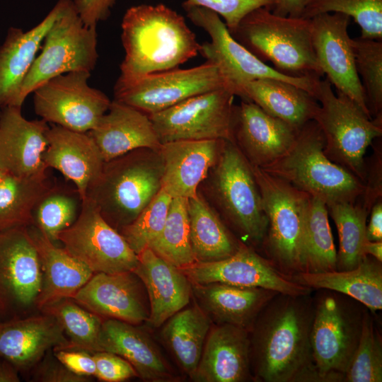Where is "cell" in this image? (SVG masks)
<instances>
[{
	"label": "cell",
	"mask_w": 382,
	"mask_h": 382,
	"mask_svg": "<svg viewBox=\"0 0 382 382\" xmlns=\"http://www.w3.org/2000/svg\"><path fill=\"white\" fill-rule=\"evenodd\" d=\"M311 294L278 293L259 313L250 330L255 381H320L311 344L314 313Z\"/></svg>",
	"instance_id": "obj_1"
},
{
	"label": "cell",
	"mask_w": 382,
	"mask_h": 382,
	"mask_svg": "<svg viewBox=\"0 0 382 382\" xmlns=\"http://www.w3.org/2000/svg\"><path fill=\"white\" fill-rule=\"evenodd\" d=\"M121 28L125 55L116 84L176 69L201 48L184 17L163 4L129 8Z\"/></svg>",
	"instance_id": "obj_2"
},
{
	"label": "cell",
	"mask_w": 382,
	"mask_h": 382,
	"mask_svg": "<svg viewBox=\"0 0 382 382\" xmlns=\"http://www.w3.org/2000/svg\"><path fill=\"white\" fill-rule=\"evenodd\" d=\"M158 150L138 149L105 161L86 195L118 231L130 224L162 187Z\"/></svg>",
	"instance_id": "obj_3"
},
{
	"label": "cell",
	"mask_w": 382,
	"mask_h": 382,
	"mask_svg": "<svg viewBox=\"0 0 382 382\" xmlns=\"http://www.w3.org/2000/svg\"><path fill=\"white\" fill-rule=\"evenodd\" d=\"M325 140L316 121L299 129L289 150L261 168L307 195L333 202H355L366 187L350 172L332 161L324 152Z\"/></svg>",
	"instance_id": "obj_4"
},
{
	"label": "cell",
	"mask_w": 382,
	"mask_h": 382,
	"mask_svg": "<svg viewBox=\"0 0 382 382\" xmlns=\"http://www.w3.org/2000/svg\"><path fill=\"white\" fill-rule=\"evenodd\" d=\"M277 71L294 77L324 76L312 42L310 19L282 16L266 7L245 16L231 34Z\"/></svg>",
	"instance_id": "obj_5"
},
{
	"label": "cell",
	"mask_w": 382,
	"mask_h": 382,
	"mask_svg": "<svg viewBox=\"0 0 382 382\" xmlns=\"http://www.w3.org/2000/svg\"><path fill=\"white\" fill-rule=\"evenodd\" d=\"M204 181L214 207L242 243L262 245L268 221L261 195L250 164L233 142L224 141Z\"/></svg>",
	"instance_id": "obj_6"
},
{
	"label": "cell",
	"mask_w": 382,
	"mask_h": 382,
	"mask_svg": "<svg viewBox=\"0 0 382 382\" xmlns=\"http://www.w3.org/2000/svg\"><path fill=\"white\" fill-rule=\"evenodd\" d=\"M311 332L313 359L320 381H343L363 325V304L341 293L318 289Z\"/></svg>",
	"instance_id": "obj_7"
},
{
	"label": "cell",
	"mask_w": 382,
	"mask_h": 382,
	"mask_svg": "<svg viewBox=\"0 0 382 382\" xmlns=\"http://www.w3.org/2000/svg\"><path fill=\"white\" fill-rule=\"evenodd\" d=\"M319 103L313 120L324 137V152L334 163L360 180L366 177L364 154L374 139L381 136V115L373 120L326 79H320L313 95Z\"/></svg>",
	"instance_id": "obj_8"
},
{
	"label": "cell",
	"mask_w": 382,
	"mask_h": 382,
	"mask_svg": "<svg viewBox=\"0 0 382 382\" xmlns=\"http://www.w3.org/2000/svg\"><path fill=\"white\" fill-rule=\"evenodd\" d=\"M250 166L268 221L262 244L268 260L291 276L303 272V231L309 195L260 167Z\"/></svg>",
	"instance_id": "obj_9"
},
{
	"label": "cell",
	"mask_w": 382,
	"mask_h": 382,
	"mask_svg": "<svg viewBox=\"0 0 382 382\" xmlns=\"http://www.w3.org/2000/svg\"><path fill=\"white\" fill-rule=\"evenodd\" d=\"M59 11L43 40L21 91L23 104L28 96L50 79L72 71L91 72L97 63L96 27L82 21L72 0H58Z\"/></svg>",
	"instance_id": "obj_10"
},
{
	"label": "cell",
	"mask_w": 382,
	"mask_h": 382,
	"mask_svg": "<svg viewBox=\"0 0 382 382\" xmlns=\"http://www.w3.org/2000/svg\"><path fill=\"white\" fill-rule=\"evenodd\" d=\"M183 7L187 18L210 37V42L201 45L199 54L206 61L217 66L228 88L235 96H238L242 86L250 81L272 79L297 86L313 96L317 83L321 78L294 77L277 71L236 41L216 13L185 3Z\"/></svg>",
	"instance_id": "obj_11"
},
{
	"label": "cell",
	"mask_w": 382,
	"mask_h": 382,
	"mask_svg": "<svg viewBox=\"0 0 382 382\" xmlns=\"http://www.w3.org/2000/svg\"><path fill=\"white\" fill-rule=\"evenodd\" d=\"M235 96L229 88H221L148 115L161 144L205 139L233 142Z\"/></svg>",
	"instance_id": "obj_12"
},
{
	"label": "cell",
	"mask_w": 382,
	"mask_h": 382,
	"mask_svg": "<svg viewBox=\"0 0 382 382\" xmlns=\"http://www.w3.org/2000/svg\"><path fill=\"white\" fill-rule=\"evenodd\" d=\"M57 241L93 273L131 272L138 264L137 255L87 196L81 200L76 219L58 234Z\"/></svg>",
	"instance_id": "obj_13"
},
{
	"label": "cell",
	"mask_w": 382,
	"mask_h": 382,
	"mask_svg": "<svg viewBox=\"0 0 382 382\" xmlns=\"http://www.w3.org/2000/svg\"><path fill=\"white\" fill-rule=\"evenodd\" d=\"M90 72L72 71L54 76L33 93L35 113L47 122L88 132L108 111L112 100L89 86Z\"/></svg>",
	"instance_id": "obj_14"
},
{
	"label": "cell",
	"mask_w": 382,
	"mask_h": 382,
	"mask_svg": "<svg viewBox=\"0 0 382 382\" xmlns=\"http://www.w3.org/2000/svg\"><path fill=\"white\" fill-rule=\"evenodd\" d=\"M221 88H228L223 75L216 65L206 61L192 68H176L150 74L128 83H115L114 100L150 115Z\"/></svg>",
	"instance_id": "obj_15"
},
{
	"label": "cell",
	"mask_w": 382,
	"mask_h": 382,
	"mask_svg": "<svg viewBox=\"0 0 382 382\" xmlns=\"http://www.w3.org/2000/svg\"><path fill=\"white\" fill-rule=\"evenodd\" d=\"M41 279L39 257L28 227L0 231V317L2 321L30 315L36 308Z\"/></svg>",
	"instance_id": "obj_16"
},
{
	"label": "cell",
	"mask_w": 382,
	"mask_h": 382,
	"mask_svg": "<svg viewBox=\"0 0 382 382\" xmlns=\"http://www.w3.org/2000/svg\"><path fill=\"white\" fill-rule=\"evenodd\" d=\"M178 268L195 284L222 283L261 287L292 296L312 292L311 289L294 281L292 276L280 271L270 260L244 243L233 255L225 259L195 262Z\"/></svg>",
	"instance_id": "obj_17"
},
{
	"label": "cell",
	"mask_w": 382,
	"mask_h": 382,
	"mask_svg": "<svg viewBox=\"0 0 382 382\" xmlns=\"http://www.w3.org/2000/svg\"><path fill=\"white\" fill-rule=\"evenodd\" d=\"M350 20L349 16L340 13L311 18L313 46L326 79L337 92L347 96L372 118L356 70L352 38L348 34Z\"/></svg>",
	"instance_id": "obj_18"
},
{
	"label": "cell",
	"mask_w": 382,
	"mask_h": 382,
	"mask_svg": "<svg viewBox=\"0 0 382 382\" xmlns=\"http://www.w3.org/2000/svg\"><path fill=\"white\" fill-rule=\"evenodd\" d=\"M73 299L104 319H116L138 325L149 318L146 289L133 271L94 273Z\"/></svg>",
	"instance_id": "obj_19"
},
{
	"label": "cell",
	"mask_w": 382,
	"mask_h": 382,
	"mask_svg": "<svg viewBox=\"0 0 382 382\" xmlns=\"http://www.w3.org/2000/svg\"><path fill=\"white\" fill-rule=\"evenodd\" d=\"M298 130L251 101L242 100L235 107L233 143L253 166L264 168L282 156Z\"/></svg>",
	"instance_id": "obj_20"
},
{
	"label": "cell",
	"mask_w": 382,
	"mask_h": 382,
	"mask_svg": "<svg viewBox=\"0 0 382 382\" xmlns=\"http://www.w3.org/2000/svg\"><path fill=\"white\" fill-rule=\"evenodd\" d=\"M41 313L0 322V358L19 372L30 371L49 351L69 346L57 319Z\"/></svg>",
	"instance_id": "obj_21"
},
{
	"label": "cell",
	"mask_w": 382,
	"mask_h": 382,
	"mask_svg": "<svg viewBox=\"0 0 382 382\" xmlns=\"http://www.w3.org/2000/svg\"><path fill=\"white\" fill-rule=\"evenodd\" d=\"M0 113V170L28 177L46 173L42 155L47 146V122L29 120L21 107L8 106Z\"/></svg>",
	"instance_id": "obj_22"
},
{
	"label": "cell",
	"mask_w": 382,
	"mask_h": 382,
	"mask_svg": "<svg viewBox=\"0 0 382 382\" xmlns=\"http://www.w3.org/2000/svg\"><path fill=\"white\" fill-rule=\"evenodd\" d=\"M191 379L197 382L255 381L251 370L250 331L228 324L211 327Z\"/></svg>",
	"instance_id": "obj_23"
},
{
	"label": "cell",
	"mask_w": 382,
	"mask_h": 382,
	"mask_svg": "<svg viewBox=\"0 0 382 382\" xmlns=\"http://www.w3.org/2000/svg\"><path fill=\"white\" fill-rule=\"evenodd\" d=\"M224 141L179 140L161 144L162 188L173 198L195 196L216 162Z\"/></svg>",
	"instance_id": "obj_24"
},
{
	"label": "cell",
	"mask_w": 382,
	"mask_h": 382,
	"mask_svg": "<svg viewBox=\"0 0 382 382\" xmlns=\"http://www.w3.org/2000/svg\"><path fill=\"white\" fill-rule=\"evenodd\" d=\"M47 146L42 155L45 166L59 171L73 182L81 200L100 175L105 161L88 132L54 125L47 133Z\"/></svg>",
	"instance_id": "obj_25"
},
{
	"label": "cell",
	"mask_w": 382,
	"mask_h": 382,
	"mask_svg": "<svg viewBox=\"0 0 382 382\" xmlns=\"http://www.w3.org/2000/svg\"><path fill=\"white\" fill-rule=\"evenodd\" d=\"M137 256L138 264L133 272L140 278L147 293L150 314L146 323L158 328L190 303L192 283L178 267L149 248Z\"/></svg>",
	"instance_id": "obj_26"
},
{
	"label": "cell",
	"mask_w": 382,
	"mask_h": 382,
	"mask_svg": "<svg viewBox=\"0 0 382 382\" xmlns=\"http://www.w3.org/2000/svg\"><path fill=\"white\" fill-rule=\"evenodd\" d=\"M88 133L105 162L138 149L158 150L161 145L149 116L116 100Z\"/></svg>",
	"instance_id": "obj_27"
},
{
	"label": "cell",
	"mask_w": 382,
	"mask_h": 382,
	"mask_svg": "<svg viewBox=\"0 0 382 382\" xmlns=\"http://www.w3.org/2000/svg\"><path fill=\"white\" fill-rule=\"evenodd\" d=\"M59 11L57 2L35 26L24 31L11 27L0 46V108L22 107L20 96L28 73L45 37Z\"/></svg>",
	"instance_id": "obj_28"
},
{
	"label": "cell",
	"mask_w": 382,
	"mask_h": 382,
	"mask_svg": "<svg viewBox=\"0 0 382 382\" xmlns=\"http://www.w3.org/2000/svg\"><path fill=\"white\" fill-rule=\"evenodd\" d=\"M100 352L125 359L144 381L175 380L167 361L150 335L137 326L116 319H104L98 338Z\"/></svg>",
	"instance_id": "obj_29"
},
{
	"label": "cell",
	"mask_w": 382,
	"mask_h": 382,
	"mask_svg": "<svg viewBox=\"0 0 382 382\" xmlns=\"http://www.w3.org/2000/svg\"><path fill=\"white\" fill-rule=\"evenodd\" d=\"M192 294L212 321L250 330L260 311L277 292L222 283L192 284Z\"/></svg>",
	"instance_id": "obj_30"
},
{
	"label": "cell",
	"mask_w": 382,
	"mask_h": 382,
	"mask_svg": "<svg viewBox=\"0 0 382 382\" xmlns=\"http://www.w3.org/2000/svg\"><path fill=\"white\" fill-rule=\"evenodd\" d=\"M28 228L38 254L42 273L36 308L40 310L63 299H73L93 272L63 248L57 247L35 226Z\"/></svg>",
	"instance_id": "obj_31"
},
{
	"label": "cell",
	"mask_w": 382,
	"mask_h": 382,
	"mask_svg": "<svg viewBox=\"0 0 382 382\" xmlns=\"http://www.w3.org/2000/svg\"><path fill=\"white\" fill-rule=\"evenodd\" d=\"M294 281L311 289H328L354 299L371 312L382 308V265L366 255L354 269L324 272H301Z\"/></svg>",
	"instance_id": "obj_32"
},
{
	"label": "cell",
	"mask_w": 382,
	"mask_h": 382,
	"mask_svg": "<svg viewBox=\"0 0 382 382\" xmlns=\"http://www.w3.org/2000/svg\"><path fill=\"white\" fill-rule=\"evenodd\" d=\"M238 96L296 129L313 120L319 106L306 90L272 79H260L244 84Z\"/></svg>",
	"instance_id": "obj_33"
},
{
	"label": "cell",
	"mask_w": 382,
	"mask_h": 382,
	"mask_svg": "<svg viewBox=\"0 0 382 382\" xmlns=\"http://www.w3.org/2000/svg\"><path fill=\"white\" fill-rule=\"evenodd\" d=\"M187 212L195 262L221 260L239 249L243 243L233 236L199 190L195 196L187 199Z\"/></svg>",
	"instance_id": "obj_34"
},
{
	"label": "cell",
	"mask_w": 382,
	"mask_h": 382,
	"mask_svg": "<svg viewBox=\"0 0 382 382\" xmlns=\"http://www.w3.org/2000/svg\"><path fill=\"white\" fill-rule=\"evenodd\" d=\"M212 322L197 304L182 308L163 324V339L190 378L197 369Z\"/></svg>",
	"instance_id": "obj_35"
},
{
	"label": "cell",
	"mask_w": 382,
	"mask_h": 382,
	"mask_svg": "<svg viewBox=\"0 0 382 382\" xmlns=\"http://www.w3.org/2000/svg\"><path fill=\"white\" fill-rule=\"evenodd\" d=\"M52 187L46 173L28 177L4 173L0 178V231L33 225L34 210Z\"/></svg>",
	"instance_id": "obj_36"
},
{
	"label": "cell",
	"mask_w": 382,
	"mask_h": 382,
	"mask_svg": "<svg viewBox=\"0 0 382 382\" xmlns=\"http://www.w3.org/2000/svg\"><path fill=\"white\" fill-rule=\"evenodd\" d=\"M303 272L337 270V251L328 221L326 203L309 195L303 231Z\"/></svg>",
	"instance_id": "obj_37"
},
{
	"label": "cell",
	"mask_w": 382,
	"mask_h": 382,
	"mask_svg": "<svg viewBox=\"0 0 382 382\" xmlns=\"http://www.w3.org/2000/svg\"><path fill=\"white\" fill-rule=\"evenodd\" d=\"M338 233L339 250L336 268L338 271L355 268L366 256L364 245L366 238L368 212L354 202H339L327 204Z\"/></svg>",
	"instance_id": "obj_38"
},
{
	"label": "cell",
	"mask_w": 382,
	"mask_h": 382,
	"mask_svg": "<svg viewBox=\"0 0 382 382\" xmlns=\"http://www.w3.org/2000/svg\"><path fill=\"white\" fill-rule=\"evenodd\" d=\"M147 248L177 267L195 262L190 238L187 198L172 199L163 229Z\"/></svg>",
	"instance_id": "obj_39"
},
{
	"label": "cell",
	"mask_w": 382,
	"mask_h": 382,
	"mask_svg": "<svg viewBox=\"0 0 382 382\" xmlns=\"http://www.w3.org/2000/svg\"><path fill=\"white\" fill-rule=\"evenodd\" d=\"M40 311L53 316L60 323L69 341L67 349L91 354L100 352L98 338L104 318L69 298L48 304Z\"/></svg>",
	"instance_id": "obj_40"
},
{
	"label": "cell",
	"mask_w": 382,
	"mask_h": 382,
	"mask_svg": "<svg viewBox=\"0 0 382 382\" xmlns=\"http://www.w3.org/2000/svg\"><path fill=\"white\" fill-rule=\"evenodd\" d=\"M329 13L352 18L361 29V37L382 40V0H306L300 18Z\"/></svg>",
	"instance_id": "obj_41"
},
{
	"label": "cell",
	"mask_w": 382,
	"mask_h": 382,
	"mask_svg": "<svg viewBox=\"0 0 382 382\" xmlns=\"http://www.w3.org/2000/svg\"><path fill=\"white\" fill-rule=\"evenodd\" d=\"M351 43L367 108L376 117L382 112V40L359 36Z\"/></svg>",
	"instance_id": "obj_42"
},
{
	"label": "cell",
	"mask_w": 382,
	"mask_h": 382,
	"mask_svg": "<svg viewBox=\"0 0 382 382\" xmlns=\"http://www.w3.org/2000/svg\"><path fill=\"white\" fill-rule=\"evenodd\" d=\"M343 381H382V340L368 308L364 313L357 347Z\"/></svg>",
	"instance_id": "obj_43"
},
{
	"label": "cell",
	"mask_w": 382,
	"mask_h": 382,
	"mask_svg": "<svg viewBox=\"0 0 382 382\" xmlns=\"http://www.w3.org/2000/svg\"><path fill=\"white\" fill-rule=\"evenodd\" d=\"M78 209L79 202L74 196L53 186L37 204L33 226L54 243L58 234L75 221Z\"/></svg>",
	"instance_id": "obj_44"
},
{
	"label": "cell",
	"mask_w": 382,
	"mask_h": 382,
	"mask_svg": "<svg viewBox=\"0 0 382 382\" xmlns=\"http://www.w3.org/2000/svg\"><path fill=\"white\" fill-rule=\"evenodd\" d=\"M173 197L162 187L138 216L119 232L137 255L160 233Z\"/></svg>",
	"instance_id": "obj_45"
},
{
	"label": "cell",
	"mask_w": 382,
	"mask_h": 382,
	"mask_svg": "<svg viewBox=\"0 0 382 382\" xmlns=\"http://www.w3.org/2000/svg\"><path fill=\"white\" fill-rule=\"evenodd\" d=\"M276 0H185L183 3L208 8L221 18L231 34L241 21L253 11L270 9Z\"/></svg>",
	"instance_id": "obj_46"
},
{
	"label": "cell",
	"mask_w": 382,
	"mask_h": 382,
	"mask_svg": "<svg viewBox=\"0 0 382 382\" xmlns=\"http://www.w3.org/2000/svg\"><path fill=\"white\" fill-rule=\"evenodd\" d=\"M96 362L95 376L105 382H121L138 376L132 365L123 357L109 352L93 354Z\"/></svg>",
	"instance_id": "obj_47"
},
{
	"label": "cell",
	"mask_w": 382,
	"mask_h": 382,
	"mask_svg": "<svg viewBox=\"0 0 382 382\" xmlns=\"http://www.w3.org/2000/svg\"><path fill=\"white\" fill-rule=\"evenodd\" d=\"M51 351V350H50ZM32 381L39 382H88L90 377L76 375L65 367L50 351L33 367Z\"/></svg>",
	"instance_id": "obj_48"
},
{
	"label": "cell",
	"mask_w": 382,
	"mask_h": 382,
	"mask_svg": "<svg viewBox=\"0 0 382 382\" xmlns=\"http://www.w3.org/2000/svg\"><path fill=\"white\" fill-rule=\"evenodd\" d=\"M54 357L74 374L90 377L95 376L96 362L93 354L79 349H55Z\"/></svg>",
	"instance_id": "obj_49"
},
{
	"label": "cell",
	"mask_w": 382,
	"mask_h": 382,
	"mask_svg": "<svg viewBox=\"0 0 382 382\" xmlns=\"http://www.w3.org/2000/svg\"><path fill=\"white\" fill-rule=\"evenodd\" d=\"M117 0H72L81 19L88 26L96 27L106 20Z\"/></svg>",
	"instance_id": "obj_50"
},
{
	"label": "cell",
	"mask_w": 382,
	"mask_h": 382,
	"mask_svg": "<svg viewBox=\"0 0 382 382\" xmlns=\"http://www.w3.org/2000/svg\"><path fill=\"white\" fill-rule=\"evenodd\" d=\"M366 238L369 241H382V203L381 200L371 208L369 222L366 228Z\"/></svg>",
	"instance_id": "obj_51"
},
{
	"label": "cell",
	"mask_w": 382,
	"mask_h": 382,
	"mask_svg": "<svg viewBox=\"0 0 382 382\" xmlns=\"http://www.w3.org/2000/svg\"><path fill=\"white\" fill-rule=\"evenodd\" d=\"M306 1V0H276L270 10L279 16L300 18Z\"/></svg>",
	"instance_id": "obj_52"
},
{
	"label": "cell",
	"mask_w": 382,
	"mask_h": 382,
	"mask_svg": "<svg viewBox=\"0 0 382 382\" xmlns=\"http://www.w3.org/2000/svg\"><path fill=\"white\" fill-rule=\"evenodd\" d=\"M18 370L8 361L0 358V382H19Z\"/></svg>",
	"instance_id": "obj_53"
},
{
	"label": "cell",
	"mask_w": 382,
	"mask_h": 382,
	"mask_svg": "<svg viewBox=\"0 0 382 382\" xmlns=\"http://www.w3.org/2000/svg\"><path fill=\"white\" fill-rule=\"evenodd\" d=\"M364 253L382 262V241H366L364 245Z\"/></svg>",
	"instance_id": "obj_54"
},
{
	"label": "cell",
	"mask_w": 382,
	"mask_h": 382,
	"mask_svg": "<svg viewBox=\"0 0 382 382\" xmlns=\"http://www.w3.org/2000/svg\"><path fill=\"white\" fill-rule=\"evenodd\" d=\"M4 173H3V172L0 170V178H1V177L3 175Z\"/></svg>",
	"instance_id": "obj_55"
},
{
	"label": "cell",
	"mask_w": 382,
	"mask_h": 382,
	"mask_svg": "<svg viewBox=\"0 0 382 382\" xmlns=\"http://www.w3.org/2000/svg\"><path fill=\"white\" fill-rule=\"evenodd\" d=\"M1 321H2V320H1V317H0V322H1Z\"/></svg>",
	"instance_id": "obj_56"
}]
</instances>
